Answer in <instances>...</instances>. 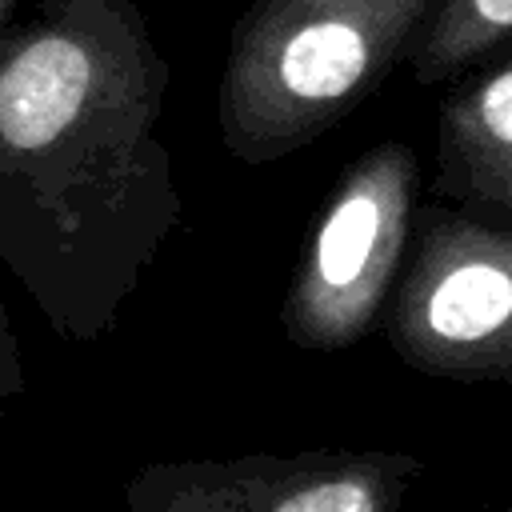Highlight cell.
Here are the masks:
<instances>
[{
  "label": "cell",
  "instance_id": "obj_6",
  "mask_svg": "<svg viewBox=\"0 0 512 512\" xmlns=\"http://www.w3.org/2000/svg\"><path fill=\"white\" fill-rule=\"evenodd\" d=\"M436 192L512 212V60L452 88L436 116Z\"/></svg>",
  "mask_w": 512,
  "mask_h": 512
},
{
  "label": "cell",
  "instance_id": "obj_7",
  "mask_svg": "<svg viewBox=\"0 0 512 512\" xmlns=\"http://www.w3.org/2000/svg\"><path fill=\"white\" fill-rule=\"evenodd\" d=\"M512 40V0H440L408 48L416 84H440Z\"/></svg>",
  "mask_w": 512,
  "mask_h": 512
},
{
  "label": "cell",
  "instance_id": "obj_8",
  "mask_svg": "<svg viewBox=\"0 0 512 512\" xmlns=\"http://www.w3.org/2000/svg\"><path fill=\"white\" fill-rule=\"evenodd\" d=\"M24 392H28V372H24V360H20V340H16L8 304L0 300V416Z\"/></svg>",
  "mask_w": 512,
  "mask_h": 512
},
{
  "label": "cell",
  "instance_id": "obj_9",
  "mask_svg": "<svg viewBox=\"0 0 512 512\" xmlns=\"http://www.w3.org/2000/svg\"><path fill=\"white\" fill-rule=\"evenodd\" d=\"M16 4H20V0H0V28H4L8 20H12V12H16Z\"/></svg>",
  "mask_w": 512,
  "mask_h": 512
},
{
  "label": "cell",
  "instance_id": "obj_5",
  "mask_svg": "<svg viewBox=\"0 0 512 512\" xmlns=\"http://www.w3.org/2000/svg\"><path fill=\"white\" fill-rule=\"evenodd\" d=\"M412 452H244L144 464L124 484L128 512H400L420 480Z\"/></svg>",
  "mask_w": 512,
  "mask_h": 512
},
{
  "label": "cell",
  "instance_id": "obj_2",
  "mask_svg": "<svg viewBox=\"0 0 512 512\" xmlns=\"http://www.w3.org/2000/svg\"><path fill=\"white\" fill-rule=\"evenodd\" d=\"M440 0H252L216 88V128L240 164H272L352 116Z\"/></svg>",
  "mask_w": 512,
  "mask_h": 512
},
{
  "label": "cell",
  "instance_id": "obj_1",
  "mask_svg": "<svg viewBox=\"0 0 512 512\" xmlns=\"http://www.w3.org/2000/svg\"><path fill=\"white\" fill-rule=\"evenodd\" d=\"M168 80L136 0H32L0 28V264L64 340L108 336L180 224Z\"/></svg>",
  "mask_w": 512,
  "mask_h": 512
},
{
  "label": "cell",
  "instance_id": "obj_3",
  "mask_svg": "<svg viewBox=\"0 0 512 512\" xmlns=\"http://www.w3.org/2000/svg\"><path fill=\"white\" fill-rule=\"evenodd\" d=\"M380 320L408 368L512 392V228L444 204L420 208Z\"/></svg>",
  "mask_w": 512,
  "mask_h": 512
},
{
  "label": "cell",
  "instance_id": "obj_4",
  "mask_svg": "<svg viewBox=\"0 0 512 512\" xmlns=\"http://www.w3.org/2000/svg\"><path fill=\"white\" fill-rule=\"evenodd\" d=\"M416 184L420 160L400 140L340 172L280 304V328L296 348L340 352L372 332L412 244Z\"/></svg>",
  "mask_w": 512,
  "mask_h": 512
}]
</instances>
